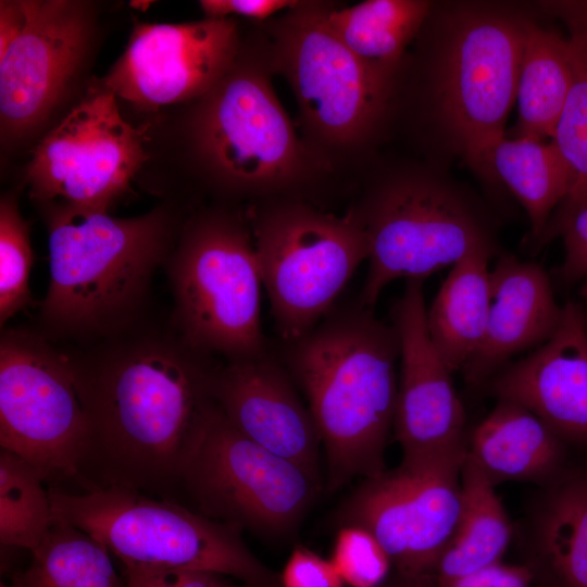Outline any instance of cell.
Here are the masks:
<instances>
[{
	"mask_svg": "<svg viewBox=\"0 0 587 587\" xmlns=\"http://www.w3.org/2000/svg\"><path fill=\"white\" fill-rule=\"evenodd\" d=\"M214 367L186 344L147 345L93 367L78 365L89 423L79 492L124 487L178 502L214 403Z\"/></svg>",
	"mask_w": 587,
	"mask_h": 587,
	"instance_id": "obj_1",
	"label": "cell"
},
{
	"mask_svg": "<svg viewBox=\"0 0 587 587\" xmlns=\"http://www.w3.org/2000/svg\"><path fill=\"white\" fill-rule=\"evenodd\" d=\"M276 353L305 397L325 449L328 487L384 472L398 389L395 326L355 300L335 305Z\"/></svg>",
	"mask_w": 587,
	"mask_h": 587,
	"instance_id": "obj_2",
	"label": "cell"
},
{
	"mask_svg": "<svg viewBox=\"0 0 587 587\" xmlns=\"http://www.w3.org/2000/svg\"><path fill=\"white\" fill-rule=\"evenodd\" d=\"M530 17L513 3H434L417 37L425 120L474 171L505 134Z\"/></svg>",
	"mask_w": 587,
	"mask_h": 587,
	"instance_id": "obj_3",
	"label": "cell"
},
{
	"mask_svg": "<svg viewBox=\"0 0 587 587\" xmlns=\"http://www.w3.org/2000/svg\"><path fill=\"white\" fill-rule=\"evenodd\" d=\"M350 209L366 236L367 272L357 301L374 310L396 279H422L473 252L502 254L494 217L469 189L421 164L376 174Z\"/></svg>",
	"mask_w": 587,
	"mask_h": 587,
	"instance_id": "obj_4",
	"label": "cell"
},
{
	"mask_svg": "<svg viewBox=\"0 0 587 587\" xmlns=\"http://www.w3.org/2000/svg\"><path fill=\"white\" fill-rule=\"evenodd\" d=\"M329 5L297 1L262 29L271 70L289 85L301 139L323 170L366 152L396 101L332 32Z\"/></svg>",
	"mask_w": 587,
	"mask_h": 587,
	"instance_id": "obj_5",
	"label": "cell"
},
{
	"mask_svg": "<svg viewBox=\"0 0 587 587\" xmlns=\"http://www.w3.org/2000/svg\"><path fill=\"white\" fill-rule=\"evenodd\" d=\"M263 33L241 48L192 118L196 153L221 188L259 201L299 197L323 167L297 134L272 86Z\"/></svg>",
	"mask_w": 587,
	"mask_h": 587,
	"instance_id": "obj_6",
	"label": "cell"
},
{
	"mask_svg": "<svg viewBox=\"0 0 587 587\" xmlns=\"http://www.w3.org/2000/svg\"><path fill=\"white\" fill-rule=\"evenodd\" d=\"M48 489L53 519L101 541L122 566L207 572L248 587H282L236 525L130 488Z\"/></svg>",
	"mask_w": 587,
	"mask_h": 587,
	"instance_id": "obj_7",
	"label": "cell"
},
{
	"mask_svg": "<svg viewBox=\"0 0 587 587\" xmlns=\"http://www.w3.org/2000/svg\"><path fill=\"white\" fill-rule=\"evenodd\" d=\"M166 232L160 212L115 218L104 210L59 207L49 222L47 321L90 332L126 315L163 255Z\"/></svg>",
	"mask_w": 587,
	"mask_h": 587,
	"instance_id": "obj_8",
	"label": "cell"
},
{
	"mask_svg": "<svg viewBox=\"0 0 587 587\" xmlns=\"http://www.w3.org/2000/svg\"><path fill=\"white\" fill-rule=\"evenodd\" d=\"M255 255L282 341L313 328L367 260L363 227L349 210L324 212L303 198L258 201L250 215Z\"/></svg>",
	"mask_w": 587,
	"mask_h": 587,
	"instance_id": "obj_9",
	"label": "cell"
},
{
	"mask_svg": "<svg viewBox=\"0 0 587 587\" xmlns=\"http://www.w3.org/2000/svg\"><path fill=\"white\" fill-rule=\"evenodd\" d=\"M184 342L227 361L255 358L271 347L261 325L262 278L250 227L214 212L187 232L172 265Z\"/></svg>",
	"mask_w": 587,
	"mask_h": 587,
	"instance_id": "obj_10",
	"label": "cell"
},
{
	"mask_svg": "<svg viewBox=\"0 0 587 587\" xmlns=\"http://www.w3.org/2000/svg\"><path fill=\"white\" fill-rule=\"evenodd\" d=\"M317 486L302 466L243 436L214 401L185 466L179 495L210 519L282 536L301 521Z\"/></svg>",
	"mask_w": 587,
	"mask_h": 587,
	"instance_id": "obj_11",
	"label": "cell"
},
{
	"mask_svg": "<svg viewBox=\"0 0 587 587\" xmlns=\"http://www.w3.org/2000/svg\"><path fill=\"white\" fill-rule=\"evenodd\" d=\"M89 423L78 365L38 337L10 332L0 346V446L33 465L48 488L78 486ZM76 491V492H77Z\"/></svg>",
	"mask_w": 587,
	"mask_h": 587,
	"instance_id": "obj_12",
	"label": "cell"
},
{
	"mask_svg": "<svg viewBox=\"0 0 587 587\" xmlns=\"http://www.w3.org/2000/svg\"><path fill=\"white\" fill-rule=\"evenodd\" d=\"M464 460L401 461L396 469L365 478L341 505L339 523L369 530L389 555L395 573L434 587L437 564L461 511Z\"/></svg>",
	"mask_w": 587,
	"mask_h": 587,
	"instance_id": "obj_13",
	"label": "cell"
},
{
	"mask_svg": "<svg viewBox=\"0 0 587 587\" xmlns=\"http://www.w3.org/2000/svg\"><path fill=\"white\" fill-rule=\"evenodd\" d=\"M146 160L143 130L122 117L102 84L40 140L27 178L39 200L107 211Z\"/></svg>",
	"mask_w": 587,
	"mask_h": 587,
	"instance_id": "obj_14",
	"label": "cell"
},
{
	"mask_svg": "<svg viewBox=\"0 0 587 587\" xmlns=\"http://www.w3.org/2000/svg\"><path fill=\"white\" fill-rule=\"evenodd\" d=\"M89 37L83 4L64 0L1 1L0 116L23 133L54 107L75 74Z\"/></svg>",
	"mask_w": 587,
	"mask_h": 587,
	"instance_id": "obj_15",
	"label": "cell"
},
{
	"mask_svg": "<svg viewBox=\"0 0 587 587\" xmlns=\"http://www.w3.org/2000/svg\"><path fill=\"white\" fill-rule=\"evenodd\" d=\"M241 51L229 17L180 24H138L103 85L116 97L155 108L207 95Z\"/></svg>",
	"mask_w": 587,
	"mask_h": 587,
	"instance_id": "obj_16",
	"label": "cell"
},
{
	"mask_svg": "<svg viewBox=\"0 0 587 587\" xmlns=\"http://www.w3.org/2000/svg\"><path fill=\"white\" fill-rule=\"evenodd\" d=\"M422 279H407L391 308L400 346L394 433L402 461L462 459L469 434L452 372L429 338Z\"/></svg>",
	"mask_w": 587,
	"mask_h": 587,
	"instance_id": "obj_17",
	"label": "cell"
},
{
	"mask_svg": "<svg viewBox=\"0 0 587 587\" xmlns=\"http://www.w3.org/2000/svg\"><path fill=\"white\" fill-rule=\"evenodd\" d=\"M297 386L271 348L215 366L212 395L229 423L262 448L317 476L321 438Z\"/></svg>",
	"mask_w": 587,
	"mask_h": 587,
	"instance_id": "obj_18",
	"label": "cell"
},
{
	"mask_svg": "<svg viewBox=\"0 0 587 587\" xmlns=\"http://www.w3.org/2000/svg\"><path fill=\"white\" fill-rule=\"evenodd\" d=\"M540 417L567 445H587V316L573 300L544 345L501 369L485 386Z\"/></svg>",
	"mask_w": 587,
	"mask_h": 587,
	"instance_id": "obj_19",
	"label": "cell"
},
{
	"mask_svg": "<svg viewBox=\"0 0 587 587\" xmlns=\"http://www.w3.org/2000/svg\"><path fill=\"white\" fill-rule=\"evenodd\" d=\"M562 307L550 276L534 262L500 254L490 271V304L486 329L476 352L462 369L471 388L484 387L510 360L533 351L558 329Z\"/></svg>",
	"mask_w": 587,
	"mask_h": 587,
	"instance_id": "obj_20",
	"label": "cell"
},
{
	"mask_svg": "<svg viewBox=\"0 0 587 587\" xmlns=\"http://www.w3.org/2000/svg\"><path fill=\"white\" fill-rule=\"evenodd\" d=\"M567 446L530 410L498 399L469 436L466 454L495 487L511 480L546 487L567 470Z\"/></svg>",
	"mask_w": 587,
	"mask_h": 587,
	"instance_id": "obj_21",
	"label": "cell"
},
{
	"mask_svg": "<svg viewBox=\"0 0 587 587\" xmlns=\"http://www.w3.org/2000/svg\"><path fill=\"white\" fill-rule=\"evenodd\" d=\"M533 583L587 587V471L567 469L544 487L527 526Z\"/></svg>",
	"mask_w": 587,
	"mask_h": 587,
	"instance_id": "obj_22",
	"label": "cell"
},
{
	"mask_svg": "<svg viewBox=\"0 0 587 587\" xmlns=\"http://www.w3.org/2000/svg\"><path fill=\"white\" fill-rule=\"evenodd\" d=\"M434 3L366 0L346 8L330 3L326 21L373 79L397 97L408 48L420 36Z\"/></svg>",
	"mask_w": 587,
	"mask_h": 587,
	"instance_id": "obj_23",
	"label": "cell"
},
{
	"mask_svg": "<svg viewBox=\"0 0 587 587\" xmlns=\"http://www.w3.org/2000/svg\"><path fill=\"white\" fill-rule=\"evenodd\" d=\"M475 173L487 182L502 183L525 210L532 246L567 195L570 168L552 140L505 134L484 151Z\"/></svg>",
	"mask_w": 587,
	"mask_h": 587,
	"instance_id": "obj_24",
	"label": "cell"
},
{
	"mask_svg": "<svg viewBox=\"0 0 587 587\" xmlns=\"http://www.w3.org/2000/svg\"><path fill=\"white\" fill-rule=\"evenodd\" d=\"M491 258L473 252L454 263L426 313L429 338L447 367L462 371L485 334Z\"/></svg>",
	"mask_w": 587,
	"mask_h": 587,
	"instance_id": "obj_25",
	"label": "cell"
},
{
	"mask_svg": "<svg viewBox=\"0 0 587 587\" xmlns=\"http://www.w3.org/2000/svg\"><path fill=\"white\" fill-rule=\"evenodd\" d=\"M572 79L570 45L565 34L530 17L520 61L514 136L551 140Z\"/></svg>",
	"mask_w": 587,
	"mask_h": 587,
	"instance_id": "obj_26",
	"label": "cell"
},
{
	"mask_svg": "<svg viewBox=\"0 0 587 587\" xmlns=\"http://www.w3.org/2000/svg\"><path fill=\"white\" fill-rule=\"evenodd\" d=\"M511 538L512 525L495 486L466 454L461 511L437 564L434 587L500 562Z\"/></svg>",
	"mask_w": 587,
	"mask_h": 587,
	"instance_id": "obj_27",
	"label": "cell"
},
{
	"mask_svg": "<svg viewBox=\"0 0 587 587\" xmlns=\"http://www.w3.org/2000/svg\"><path fill=\"white\" fill-rule=\"evenodd\" d=\"M538 7L564 24L572 64L570 90L551 138L570 168L571 183L551 221L587 197V1H542Z\"/></svg>",
	"mask_w": 587,
	"mask_h": 587,
	"instance_id": "obj_28",
	"label": "cell"
},
{
	"mask_svg": "<svg viewBox=\"0 0 587 587\" xmlns=\"http://www.w3.org/2000/svg\"><path fill=\"white\" fill-rule=\"evenodd\" d=\"M18 587H127L107 547L77 527L54 520L30 564L13 577Z\"/></svg>",
	"mask_w": 587,
	"mask_h": 587,
	"instance_id": "obj_29",
	"label": "cell"
},
{
	"mask_svg": "<svg viewBox=\"0 0 587 587\" xmlns=\"http://www.w3.org/2000/svg\"><path fill=\"white\" fill-rule=\"evenodd\" d=\"M38 469L17 453L0 450V542L34 551L53 523L48 487Z\"/></svg>",
	"mask_w": 587,
	"mask_h": 587,
	"instance_id": "obj_30",
	"label": "cell"
},
{
	"mask_svg": "<svg viewBox=\"0 0 587 587\" xmlns=\"http://www.w3.org/2000/svg\"><path fill=\"white\" fill-rule=\"evenodd\" d=\"M28 224L12 198L0 204V322L3 325L30 301L33 266Z\"/></svg>",
	"mask_w": 587,
	"mask_h": 587,
	"instance_id": "obj_31",
	"label": "cell"
},
{
	"mask_svg": "<svg viewBox=\"0 0 587 587\" xmlns=\"http://www.w3.org/2000/svg\"><path fill=\"white\" fill-rule=\"evenodd\" d=\"M329 560L349 587H377L394 569L379 541L357 525H342L339 528Z\"/></svg>",
	"mask_w": 587,
	"mask_h": 587,
	"instance_id": "obj_32",
	"label": "cell"
},
{
	"mask_svg": "<svg viewBox=\"0 0 587 587\" xmlns=\"http://www.w3.org/2000/svg\"><path fill=\"white\" fill-rule=\"evenodd\" d=\"M559 236L563 238L564 259L558 268L557 278L562 286L569 287L587 276V197L561 216L548 222L532 249L537 252Z\"/></svg>",
	"mask_w": 587,
	"mask_h": 587,
	"instance_id": "obj_33",
	"label": "cell"
},
{
	"mask_svg": "<svg viewBox=\"0 0 587 587\" xmlns=\"http://www.w3.org/2000/svg\"><path fill=\"white\" fill-rule=\"evenodd\" d=\"M282 587H345L330 560L303 546L296 547L280 575Z\"/></svg>",
	"mask_w": 587,
	"mask_h": 587,
	"instance_id": "obj_34",
	"label": "cell"
},
{
	"mask_svg": "<svg viewBox=\"0 0 587 587\" xmlns=\"http://www.w3.org/2000/svg\"><path fill=\"white\" fill-rule=\"evenodd\" d=\"M127 587H213L215 574L198 571L123 566Z\"/></svg>",
	"mask_w": 587,
	"mask_h": 587,
	"instance_id": "obj_35",
	"label": "cell"
},
{
	"mask_svg": "<svg viewBox=\"0 0 587 587\" xmlns=\"http://www.w3.org/2000/svg\"><path fill=\"white\" fill-rule=\"evenodd\" d=\"M296 3V0H202L200 7L207 18L239 15L258 22H266Z\"/></svg>",
	"mask_w": 587,
	"mask_h": 587,
	"instance_id": "obj_36",
	"label": "cell"
},
{
	"mask_svg": "<svg viewBox=\"0 0 587 587\" xmlns=\"http://www.w3.org/2000/svg\"><path fill=\"white\" fill-rule=\"evenodd\" d=\"M533 574L525 565L494 563L436 587H530Z\"/></svg>",
	"mask_w": 587,
	"mask_h": 587,
	"instance_id": "obj_37",
	"label": "cell"
},
{
	"mask_svg": "<svg viewBox=\"0 0 587 587\" xmlns=\"http://www.w3.org/2000/svg\"><path fill=\"white\" fill-rule=\"evenodd\" d=\"M377 587H425L420 584L413 583L409 579L403 578L395 572H391L389 577Z\"/></svg>",
	"mask_w": 587,
	"mask_h": 587,
	"instance_id": "obj_38",
	"label": "cell"
},
{
	"mask_svg": "<svg viewBox=\"0 0 587 587\" xmlns=\"http://www.w3.org/2000/svg\"><path fill=\"white\" fill-rule=\"evenodd\" d=\"M213 587H232L228 584L224 583L220 575H216L214 579Z\"/></svg>",
	"mask_w": 587,
	"mask_h": 587,
	"instance_id": "obj_39",
	"label": "cell"
},
{
	"mask_svg": "<svg viewBox=\"0 0 587 587\" xmlns=\"http://www.w3.org/2000/svg\"><path fill=\"white\" fill-rule=\"evenodd\" d=\"M582 294H583V296H584V299H585V301H586V303H587V285H586V286L584 287V289H583V292H582Z\"/></svg>",
	"mask_w": 587,
	"mask_h": 587,
	"instance_id": "obj_40",
	"label": "cell"
},
{
	"mask_svg": "<svg viewBox=\"0 0 587 587\" xmlns=\"http://www.w3.org/2000/svg\"><path fill=\"white\" fill-rule=\"evenodd\" d=\"M0 587H18V586H16V585H14V584H12V585H7V584L1 583Z\"/></svg>",
	"mask_w": 587,
	"mask_h": 587,
	"instance_id": "obj_41",
	"label": "cell"
}]
</instances>
